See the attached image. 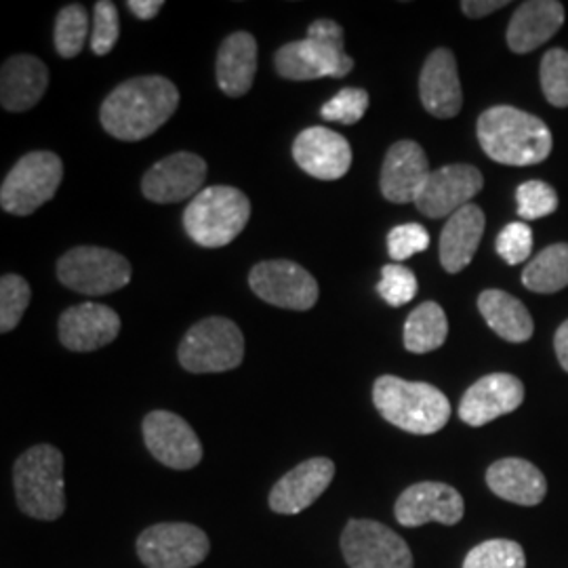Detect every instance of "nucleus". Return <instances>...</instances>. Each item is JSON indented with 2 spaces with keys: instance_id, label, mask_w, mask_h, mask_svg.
I'll list each match as a JSON object with an SVG mask.
<instances>
[{
  "instance_id": "1",
  "label": "nucleus",
  "mask_w": 568,
  "mask_h": 568,
  "mask_svg": "<svg viewBox=\"0 0 568 568\" xmlns=\"http://www.w3.org/2000/svg\"><path fill=\"white\" fill-rule=\"evenodd\" d=\"M180 105V91L164 77H138L119 84L102 103L100 121L121 142H142L156 133Z\"/></svg>"
},
{
  "instance_id": "2",
  "label": "nucleus",
  "mask_w": 568,
  "mask_h": 568,
  "mask_svg": "<svg viewBox=\"0 0 568 568\" xmlns=\"http://www.w3.org/2000/svg\"><path fill=\"white\" fill-rule=\"evenodd\" d=\"M478 142L495 163L530 166L551 154L548 124L511 105H495L478 119Z\"/></svg>"
},
{
  "instance_id": "3",
  "label": "nucleus",
  "mask_w": 568,
  "mask_h": 568,
  "mask_svg": "<svg viewBox=\"0 0 568 568\" xmlns=\"http://www.w3.org/2000/svg\"><path fill=\"white\" fill-rule=\"evenodd\" d=\"M373 403L386 422L408 434H436L450 419V403L438 387L394 375H384L375 382Z\"/></svg>"
},
{
  "instance_id": "4",
  "label": "nucleus",
  "mask_w": 568,
  "mask_h": 568,
  "mask_svg": "<svg viewBox=\"0 0 568 568\" xmlns=\"http://www.w3.org/2000/svg\"><path fill=\"white\" fill-rule=\"evenodd\" d=\"M274 65L286 81L342 79L352 72L354 60L345 53L344 30L337 21L316 20L307 28V39L286 42L278 49Z\"/></svg>"
},
{
  "instance_id": "5",
  "label": "nucleus",
  "mask_w": 568,
  "mask_h": 568,
  "mask_svg": "<svg viewBox=\"0 0 568 568\" xmlns=\"http://www.w3.org/2000/svg\"><path fill=\"white\" fill-rule=\"evenodd\" d=\"M21 511L37 520H58L65 511L63 455L51 445L28 448L13 467Z\"/></svg>"
},
{
  "instance_id": "6",
  "label": "nucleus",
  "mask_w": 568,
  "mask_h": 568,
  "mask_svg": "<svg viewBox=\"0 0 568 568\" xmlns=\"http://www.w3.org/2000/svg\"><path fill=\"white\" fill-rule=\"evenodd\" d=\"M251 217V203L241 190L230 185H211L196 194L183 211L187 236L206 248L232 243Z\"/></svg>"
},
{
  "instance_id": "7",
  "label": "nucleus",
  "mask_w": 568,
  "mask_h": 568,
  "mask_svg": "<svg viewBox=\"0 0 568 568\" xmlns=\"http://www.w3.org/2000/svg\"><path fill=\"white\" fill-rule=\"evenodd\" d=\"M243 358V333L224 316L196 323L180 344V363L190 373H225L241 366Z\"/></svg>"
},
{
  "instance_id": "8",
  "label": "nucleus",
  "mask_w": 568,
  "mask_h": 568,
  "mask_svg": "<svg viewBox=\"0 0 568 568\" xmlns=\"http://www.w3.org/2000/svg\"><path fill=\"white\" fill-rule=\"evenodd\" d=\"M63 164L53 152H30L9 171L0 187V204L11 215H32L60 190Z\"/></svg>"
},
{
  "instance_id": "9",
  "label": "nucleus",
  "mask_w": 568,
  "mask_h": 568,
  "mask_svg": "<svg viewBox=\"0 0 568 568\" xmlns=\"http://www.w3.org/2000/svg\"><path fill=\"white\" fill-rule=\"evenodd\" d=\"M63 286L82 295H108L131 283V264L121 253L102 246L70 248L58 262Z\"/></svg>"
},
{
  "instance_id": "10",
  "label": "nucleus",
  "mask_w": 568,
  "mask_h": 568,
  "mask_svg": "<svg viewBox=\"0 0 568 568\" xmlns=\"http://www.w3.org/2000/svg\"><path fill=\"white\" fill-rule=\"evenodd\" d=\"M203 528L187 523H161L145 528L138 539V556L148 568H192L209 556Z\"/></svg>"
},
{
  "instance_id": "11",
  "label": "nucleus",
  "mask_w": 568,
  "mask_h": 568,
  "mask_svg": "<svg viewBox=\"0 0 568 568\" xmlns=\"http://www.w3.org/2000/svg\"><path fill=\"white\" fill-rule=\"evenodd\" d=\"M342 551L349 568H413L405 539L375 520H349L342 532Z\"/></svg>"
},
{
  "instance_id": "12",
  "label": "nucleus",
  "mask_w": 568,
  "mask_h": 568,
  "mask_svg": "<svg viewBox=\"0 0 568 568\" xmlns=\"http://www.w3.org/2000/svg\"><path fill=\"white\" fill-rule=\"evenodd\" d=\"M253 293L265 304L305 312L318 302L316 278L295 262L274 260L255 265L248 274Z\"/></svg>"
},
{
  "instance_id": "13",
  "label": "nucleus",
  "mask_w": 568,
  "mask_h": 568,
  "mask_svg": "<svg viewBox=\"0 0 568 568\" xmlns=\"http://www.w3.org/2000/svg\"><path fill=\"white\" fill-rule=\"evenodd\" d=\"M143 440L152 457L171 469H192L203 462L196 432L175 413L152 410L143 419Z\"/></svg>"
},
{
  "instance_id": "14",
  "label": "nucleus",
  "mask_w": 568,
  "mask_h": 568,
  "mask_svg": "<svg viewBox=\"0 0 568 568\" xmlns=\"http://www.w3.org/2000/svg\"><path fill=\"white\" fill-rule=\"evenodd\" d=\"M485 187L483 173L471 164H448L438 171H432L419 196L417 209L432 220L450 217L469 201L480 194Z\"/></svg>"
},
{
  "instance_id": "15",
  "label": "nucleus",
  "mask_w": 568,
  "mask_h": 568,
  "mask_svg": "<svg viewBox=\"0 0 568 568\" xmlns=\"http://www.w3.org/2000/svg\"><path fill=\"white\" fill-rule=\"evenodd\" d=\"M206 180V163L199 154L175 152L152 164L142 180L143 196L152 203H182L201 194Z\"/></svg>"
},
{
  "instance_id": "16",
  "label": "nucleus",
  "mask_w": 568,
  "mask_h": 568,
  "mask_svg": "<svg viewBox=\"0 0 568 568\" xmlns=\"http://www.w3.org/2000/svg\"><path fill=\"white\" fill-rule=\"evenodd\" d=\"M394 511L403 527H422L427 523L453 527L464 518L466 506L457 488L443 483H419L406 488L398 497Z\"/></svg>"
},
{
  "instance_id": "17",
  "label": "nucleus",
  "mask_w": 568,
  "mask_h": 568,
  "mask_svg": "<svg viewBox=\"0 0 568 568\" xmlns=\"http://www.w3.org/2000/svg\"><path fill=\"white\" fill-rule=\"evenodd\" d=\"M293 159L307 175L335 182L352 166V148L337 131L328 126H310L295 138Z\"/></svg>"
},
{
  "instance_id": "18",
  "label": "nucleus",
  "mask_w": 568,
  "mask_h": 568,
  "mask_svg": "<svg viewBox=\"0 0 568 568\" xmlns=\"http://www.w3.org/2000/svg\"><path fill=\"white\" fill-rule=\"evenodd\" d=\"M525 400V386L509 373H493L478 379L467 389L459 405L462 422L471 427H483L514 413Z\"/></svg>"
},
{
  "instance_id": "19",
  "label": "nucleus",
  "mask_w": 568,
  "mask_h": 568,
  "mask_svg": "<svg viewBox=\"0 0 568 568\" xmlns=\"http://www.w3.org/2000/svg\"><path fill=\"white\" fill-rule=\"evenodd\" d=\"M335 476V464L326 457H314L286 471L270 490V508L276 514L293 516L310 508Z\"/></svg>"
},
{
  "instance_id": "20",
  "label": "nucleus",
  "mask_w": 568,
  "mask_h": 568,
  "mask_svg": "<svg viewBox=\"0 0 568 568\" xmlns=\"http://www.w3.org/2000/svg\"><path fill=\"white\" fill-rule=\"evenodd\" d=\"M121 333V316L108 305L87 304L68 307L60 318V342L70 352H93L110 345Z\"/></svg>"
},
{
  "instance_id": "21",
  "label": "nucleus",
  "mask_w": 568,
  "mask_h": 568,
  "mask_svg": "<svg viewBox=\"0 0 568 568\" xmlns=\"http://www.w3.org/2000/svg\"><path fill=\"white\" fill-rule=\"evenodd\" d=\"M429 173L426 152L419 143H394L382 169V194L389 203H415Z\"/></svg>"
},
{
  "instance_id": "22",
  "label": "nucleus",
  "mask_w": 568,
  "mask_h": 568,
  "mask_svg": "<svg viewBox=\"0 0 568 568\" xmlns=\"http://www.w3.org/2000/svg\"><path fill=\"white\" fill-rule=\"evenodd\" d=\"M419 95L427 112L436 119H453L462 112L464 93L453 51L436 49L422 70Z\"/></svg>"
},
{
  "instance_id": "23",
  "label": "nucleus",
  "mask_w": 568,
  "mask_h": 568,
  "mask_svg": "<svg viewBox=\"0 0 568 568\" xmlns=\"http://www.w3.org/2000/svg\"><path fill=\"white\" fill-rule=\"evenodd\" d=\"M49 87V68L34 55H13L2 63L0 102L9 112H26L41 102Z\"/></svg>"
},
{
  "instance_id": "24",
  "label": "nucleus",
  "mask_w": 568,
  "mask_h": 568,
  "mask_svg": "<svg viewBox=\"0 0 568 568\" xmlns=\"http://www.w3.org/2000/svg\"><path fill=\"white\" fill-rule=\"evenodd\" d=\"M565 23V7L558 0H528L511 16L508 44L514 53H530L548 42Z\"/></svg>"
},
{
  "instance_id": "25",
  "label": "nucleus",
  "mask_w": 568,
  "mask_h": 568,
  "mask_svg": "<svg viewBox=\"0 0 568 568\" xmlns=\"http://www.w3.org/2000/svg\"><path fill=\"white\" fill-rule=\"evenodd\" d=\"M485 213L476 204H466L448 217L440 234V264L448 274H457L471 264L485 234Z\"/></svg>"
},
{
  "instance_id": "26",
  "label": "nucleus",
  "mask_w": 568,
  "mask_h": 568,
  "mask_svg": "<svg viewBox=\"0 0 568 568\" xmlns=\"http://www.w3.org/2000/svg\"><path fill=\"white\" fill-rule=\"evenodd\" d=\"M487 485L499 499L518 506H539L548 493L541 469L516 457L499 459L488 467Z\"/></svg>"
},
{
  "instance_id": "27",
  "label": "nucleus",
  "mask_w": 568,
  "mask_h": 568,
  "mask_svg": "<svg viewBox=\"0 0 568 568\" xmlns=\"http://www.w3.org/2000/svg\"><path fill=\"white\" fill-rule=\"evenodd\" d=\"M217 84L227 98H243L257 72V41L248 32L230 34L217 53Z\"/></svg>"
},
{
  "instance_id": "28",
  "label": "nucleus",
  "mask_w": 568,
  "mask_h": 568,
  "mask_svg": "<svg viewBox=\"0 0 568 568\" xmlns=\"http://www.w3.org/2000/svg\"><path fill=\"white\" fill-rule=\"evenodd\" d=\"M478 310L483 312L487 325L509 344L528 342L535 333V323L525 304L506 291H483L478 297Z\"/></svg>"
},
{
  "instance_id": "29",
  "label": "nucleus",
  "mask_w": 568,
  "mask_h": 568,
  "mask_svg": "<svg viewBox=\"0 0 568 568\" xmlns=\"http://www.w3.org/2000/svg\"><path fill=\"white\" fill-rule=\"evenodd\" d=\"M448 321L436 302L417 305L406 318L405 347L413 354H427L447 342Z\"/></svg>"
},
{
  "instance_id": "30",
  "label": "nucleus",
  "mask_w": 568,
  "mask_h": 568,
  "mask_svg": "<svg viewBox=\"0 0 568 568\" xmlns=\"http://www.w3.org/2000/svg\"><path fill=\"white\" fill-rule=\"evenodd\" d=\"M523 284L532 293H558L568 286V244L544 248L523 272Z\"/></svg>"
},
{
  "instance_id": "31",
  "label": "nucleus",
  "mask_w": 568,
  "mask_h": 568,
  "mask_svg": "<svg viewBox=\"0 0 568 568\" xmlns=\"http://www.w3.org/2000/svg\"><path fill=\"white\" fill-rule=\"evenodd\" d=\"M89 37V13L82 4L63 7L55 20V51L63 60L77 58Z\"/></svg>"
},
{
  "instance_id": "32",
  "label": "nucleus",
  "mask_w": 568,
  "mask_h": 568,
  "mask_svg": "<svg viewBox=\"0 0 568 568\" xmlns=\"http://www.w3.org/2000/svg\"><path fill=\"white\" fill-rule=\"evenodd\" d=\"M464 568H527V556L516 541L488 539L469 549Z\"/></svg>"
},
{
  "instance_id": "33",
  "label": "nucleus",
  "mask_w": 568,
  "mask_h": 568,
  "mask_svg": "<svg viewBox=\"0 0 568 568\" xmlns=\"http://www.w3.org/2000/svg\"><path fill=\"white\" fill-rule=\"evenodd\" d=\"M32 300V288L18 274H4L0 281V331L9 333L20 325L26 307Z\"/></svg>"
},
{
  "instance_id": "34",
  "label": "nucleus",
  "mask_w": 568,
  "mask_h": 568,
  "mask_svg": "<svg viewBox=\"0 0 568 568\" xmlns=\"http://www.w3.org/2000/svg\"><path fill=\"white\" fill-rule=\"evenodd\" d=\"M541 89L556 108H568V51L549 49L541 60Z\"/></svg>"
},
{
  "instance_id": "35",
  "label": "nucleus",
  "mask_w": 568,
  "mask_h": 568,
  "mask_svg": "<svg viewBox=\"0 0 568 568\" xmlns=\"http://www.w3.org/2000/svg\"><path fill=\"white\" fill-rule=\"evenodd\" d=\"M516 203H518V215L525 222H535V220L548 217L558 209V194L549 183L532 180L518 185Z\"/></svg>"
},
{
  "instance_id": "36",
  "label": "nucleus",
  "mask_w": 568,
  "mask_h": 568,
  "mask_svg": "<svg viewBox=\"0 0 568 568\" xmlns=\"http://www.w3.org/2000/svg\"><path fill=\"white\" fill-rule=\"evenodd\" d=\"M382 300L392 307H400L417 295V278L403 264H387L382 270V281L377 284Z\"/></svg>"
},
{
  "instance_id": "37",
  "label": "nucleus",
  "mask_w": 568,
  "mask_h": 568,
  "mask_svg": "<svg viewBox=\"0 0 568 568\" xmlns=\"http://www.w3.org/2000/svg\"><path fill=\"white\" fill-rule=\"evenodd\" d=\"M368 108V93L365 89L347 87L342 89L333 100L323 105L321 116L328 122H342V124H356L363 121Z\"/></svg>"
},
{
  "instance_id": "38",
  "label": "nucleus",
  "mask_w": 568,
  "mask_h": 568,
  "mask_svg": "<svg viewBox=\"0 0 568 568\" xmlns=\"http://www.w3.org/2000/svg\"><path fill=\"white\" fill-rule=\"evenodd\" d=\"M121 37V18L119 9L110 0H100L95 4L93 16V37H91V49L95 55H108Z\"/></svg>"
},
{
  "instance_id": "39",
  "label": "nucleus",
  "mask_w": 568,
  "mask_h": 568,
  "mask_svg": "<svg viewBox=\"0 0 568 568\" xmlns=\"http://www.w3.org/2000/svg\"><path fill=\"white\" fill-rule=\"evenodd\" d=\"M427 246H429V234L422 224L396 225L387 234V253L394 262H405L417 253H424Z\"/></svg>"
},
{
  "instance_id": "40",
  "label": "nucleus",
  "mask_w": 568,
  "mask_h": 568,
  "mask_svg": "<svg viewBox=\"0 0 568 568\" xmlns=\"http://www.w3.org/2000/svg\"><path fill=\"white\" fill-rule=\"evenodd\" d=\"M497 253L509 265L527 262L532 253V230L523 222L506 225L497 236Z\"/></svg>"
},
{
  "instance_id": "41",
  "label": "nucleus",
  "mask_w": 568,
  "mask_h": 568,
  "mask_svg": "<svg viewBox=\"0 0 568 568\" xmlns=\"http://www.w3.org/2000/svg\"><path fill=\"white\" fill-rule=\"evenodd\" d=\"M508 4L509 2H506V0H466V2H462V9H464L467 18L480 20V18H487L490 13L508 7Z\"/></svg>"
},
{
  "instance_id": "42",
  "label": "nucleus",
  "mask_w": 568,
  "mask_h": 568,
  "mask_svg": "<svg viewBox=\"0 0 568 568\" xmlns=\"http://www.w3.org/2000/svg\"><path fill=\"white\" fill-rule=\"evenodd\" d=\"M126 7L140 20H154L163 9V0H129Z\"/></svg>"
},
{
  "instance_id": "43",
  "label": "nucleus",
  "mask_w": 568,
  "mask_h": 568,
  "mask_svg": "<svg viewBox=\"0 0 568 568\" xmlns=\"http://www.w3.org/2000/svg\"><path fill=\"white\" fill-rule=\"evenodd\" d=\"M554 347H556V356H558V363L568 373V321L562 323L560 328L556 331V337H554Z\"/></svg>"
}]
</instances>
